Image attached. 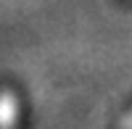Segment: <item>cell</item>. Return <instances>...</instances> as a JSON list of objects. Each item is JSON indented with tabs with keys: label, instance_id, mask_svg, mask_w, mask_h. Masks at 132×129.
I'll list each match as a JSON object with an SVG mask.
<instances>
[{
	"label": "cell",
	"instance_id": "obj_2",
	"mask_svg": "<svg viewBox=\"0 0 132 129\" xmlns=\"http://www.w3.org/2000/svg\"><path fill=\"white\" fill-rule=\"evenodd\" d=\"M122 129H132V113H127L122 119Z\"/></svg>",
	"mask_w": 132,
	"mask_h": 129
},
{
	"label": "cell",
	"instance_id": "obj_1",
	"mask_svg": "<svg viewBox=\"0 0 132 129\" xmlns=\"http://www.w3.org/2000/svg\"><path fill=\"white\" fill-rule=\"evenodd\" d=\"M16 121V98L11 92H0V129H13Z\"/></svg>",
	"mask_w": 132,
	"mask_h": 129
}]
</instances>
